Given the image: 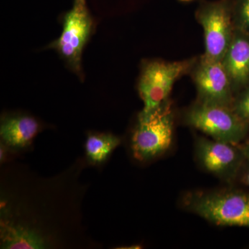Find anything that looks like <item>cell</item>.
Here are the masks:
<instances>
[{"label": "cell", "mask_w": 249, "mask_h": 249, "mask_svg": "<svg viewBox=\"0 0 249 249\" xmlns=\"http://www.w3.org/2000/svg\"><path fill=\"white\" fill-rule=\"evenodd\" d=\"M243 155L245 156V160L249 161V144L246 143L245 145L240 147Z\"/></svg>", "instance_id": "5bb4252c"}, {"label": "cell", "mask_w": 249, "mask_h": 249, "mask_svg": "<svg viewBox=\"0 0 249 249\" xmlns=\"http://www.w3.org/2000/svg\"><path fill=\"white\" fill-rule=\"evenodd\" d=\"M187 211L218 226L249 228V193L220 190L188 193L183 198Z\"/></svg>", "instance_id": "6da1fadb"}, {"label": "cell", "mask_w": 249, "mask_h": 249, "mask_svg": "<svg viewBox=\"0 0 249 249\" xmlns=\"http://www.w3.org/2000/svg\"><path fill=\"white\" fill-rule=\"evenodd\" d=\"M222 62L232 84L247 83L249 80V39L243 36H233Z\"/></svg>", "instance_id": "30bf717a"}, {"label": "cell", "mask_w": 249, "mask_h": 249, "mask_svg": "<svg viewBox=\"0 0 249 249\" xmlns=\"http://www.w3.org/2000/svg\"><path fill=\"white\" fill-rule=\"evenodd\" d=\"M186 121L214 140L237 145L247 133V123L229 106L201 101L188 111Z\"/></svg>", "instance_id": "277c9868"}, {"label": "cell", "mask_w": 249, "mask_h": 249, "mask_svg": "<svg viewBox=\"0 0 249 249\" xmlns=\"http://www.w3.org/2000/svg\"><path fill=\"white\" fill-rule=\"evenodd\" d=\"M235 11L241 25L249 30V0H240L236 6Z\"/></svg>", "instance_id": "4fadbf2b"}, {"label": "cell", "mask_w": 249, "mask_h": 249, "mask_svg": "<svg viewBox=\"0 0 249 249\" xmlns=\"http://www.w3.org/2000/svg\"><path fill=\"white\" fill-rule=\"evenodd\" d=\"M237 115L245 122L249 121V89L246 90L245 92L235 101L233 107L232 108Z\"/></svg>", "instance_id": "7c38bea8"}, {"label": "cell", "mask_w": 249, "mask_h": 249, "mask_svg": "<svg viewBox=\"0 0 249 249\" xmlns=\"http://www.w3.org/2000/svg\"><path fill=\"white\" fill-rule=\"evenodd\" d=\"M247 144H249V142H247Z\"/></svg>", "instance_id": "ac0fdd59"}, {"label": "cell", "mask_w": 249, "mask_h": 249, "mask_svg": "<svg viewBox=\"0 0 249 249\" xmlns=\"http://www.w3.org/2000/svg\"><path fill=\"white\" fill-rule=\"evenodd\" d=\"M197 18L204 30V57L222 61L233 37L230 1L220 0L202 5Z\"/></svg>", "instance_id": "8992f818"}, {"label": "cell", "mask_w": 249, "mask_h": 249, "mask_svg": "<svg viewBox=\"0 0 249 249\" xmlns=\"http://www.w3.org/2000/svg\"><path fill=\"white\" fill-rule=\"evenodd\" d=\"M181 1H183V2H186V1H192V0H180Z\"/></svg>", "instance_id": "e0dca14e"}, {"label": "cell", "mask_w": 249, "mask_h": 249, "mask_svg": "<svg viewBox=\"0 0 249 249\" xmlns=\"http://www.w3.org/2000/svg\"><path fill=\"white\" fill-rule=\"evenodd\" d=\"M242 181L245 185L249 187V168H248V170L244 174Z\"/></svg>", "instance_id": "9a60e30c"}, {"label": "cell", "mask_w": 249, "mask_h": 249, "mask_svg": "<svg viewBox=\"0 0 249 249\" xmlns=\"http://www.w3.org/2000/svg\"><path fill=\"white\" fill-rule=\"evenodd\" d=\"M196 148V157L205 169L225 181L237 176L245 160L240 147L213 139H198Z\"/></svg>", "instance_id": "52a82bcc"}, {"label": "cell", "mask_w": 249, "mask_h": 249, "mask_svg": "<svg viewBox=\"0 0 249 249\" xmlns=\"http://www.w3.org/2000/svg\"><path fill=\"white\" fill-rule=\"evenodd\" d=\"M62 24L61 35L48 48L56 51L70 70L83 79L82 55L94 29L86 2L74 1L73 7L64 15Z\"/></svg>", "instance_id": "3957f363"}, {"label": "cell", "mask_w": 249, "mask_h": 249, "mask_svg": "<svg viewBox=\"0 0 249 249\" xmlns=\"http://www.w3.org/2000/svg\"><path fill=\"white\" fill-rule=\"evenodd\" d=\"M190 67L188 62H147L139 80V95L143 102L140 114L147 115L166 101L175 82Z\"/></svg>", "instance_id": "5b68a950"}, {"label": "cell", "mask_w": 249, "mask_h": 249, "mask_svg": "<svg viewBox=\"0 0 249 249\" xmlns=\"http://www.w3.org/2000/svg\"><path fill=\"white\" fill-rule=\"evenodd\" d=\"M39 131L40 124L35 118L15 114L1 119L0 137L7 146L19 150L30 145Z\"/></svg>", "instance_id": "9c48e42d"}, {"label": "cell", "mask_w": 249, "mask_h": 249, "mask_svg": "<svg viewBox=\"0 0 249 249\" xmlns=\"http://www.w3.org/2000/svg\"><path fill=\"white\" fill-rule=\"evenodd\" d=\"M195 79L201 101L230 106L232 83L222 60L203 57Z\"/></svg>", "instance_id": "ba28073f"}, {"label": "cell", "mask_w": 249, "mask_h": 249, "mask_svg": "<svg viewBox=\"0 0 249 249\" xmlns=\"http://www.w3.org/2000/svg\"><path fill=\"white\" fill-rule=\"evenodd\" d=\"M121 139L110 133H90L85 142V153L93 164H101L120 145Z\"/></svg>", "instance_id": "8fae6325"}, {"label": "cell", "mask_w": 249, "mask_h": 249, "mask_svg": "<svg viewBox=\"0 0 249 249\" xmlns=\"http://www.w3.org/2000/svg\"><path fill=\"white\" fill-rule=\"evenodd\" d=\"M74 1H77V2H86V0H74Z\"/></svg>", "instance_id": "2e32d148"}, {"label": "cell", "mask_w": 249, "mask_h": 249, "mask_svg": "<svg viewBox=\"0 0 249 249\" xmlns=\"http://www.w3.org/2000/svg\"><path fill=\"white\" fill-rule=\"evenodd\" d=\"M173 115L169 102L147 115L139 114L132 134L131 148L139 161L154 160L169 149L173 141Z\"/></svg>", "instance_id": "7a4b0ae2"}]
</instances>
